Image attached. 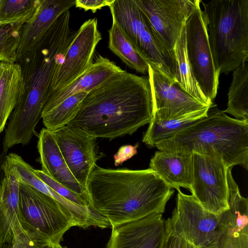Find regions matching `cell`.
Segmentation results:
<instances>
[{
  "label": "cell",
  "instance_id": "1",
  "mask_svg": "<svg viewBox=\"0 0 248 248\" xmlns=\"http://www.w3.org/2000/svg\"><path fill=\"white\" fill-rule=\"evenodd\" d=\"M154 114L149 78L118 72L89 92L67 125L95 138L131 135Z\"/></svg>",
  "mask_w": 248,
  "mask_h": 248
},
{
  "label": "cell",
  "instance_id": "2",
  "mask_svg": "<svg viewBox=\"0 0 248 248\" xmlns=\"http://www.w3.org/2000/svg\"><path fill=\"white\" fill-rule=\"evenodd\" d=\"M86 190L90 207L110 226L162 214L173 188L150 169H108L96 165Z\"/></svg>",
  "mask_w": 248,
  "mask_h": 248
},
{
  "label": "cell",
  "instance_id": "3",
  "mask_svg": "<svg viewBox=\"0 0 248 248\" xmlns=\"http://www.w3.org/2000/svg\"><path fill=\"white\" fill-rule=\"evenodd\" d=\"M74 35L67 27L56 25L49 31L41 47L21 60L22 80L16 107L5 130L3 149L28 144L40 119L53 76L63 62Z\"/></svg>",
  "mask_w": 248,
  "mask_h": 248
},
{
  "label": "cell",
  "instance_id": "4",
  "mask_svg": "<svg viewBox=\"0 0 248 248\" xmlns=\"http://www.w3.org/2000/svg\"><path fill=\"white\" fill-rule=\"evenodd\" d=\"M211 108L207 116L155 147L159 151L187 154L215 151L228 168L241 165L247 170L248 122Z\"/></svg>",
  "mask_w": 248,
  "mask_h": 248
},
{
  "label": "cell",
  "instance_id": "5",
  "mask_svg": "<svg viewBox=\"0 0 248 248\" xmlns=\"http://www.w3.org/2000/svg\"><path fill=\"white\" fill-rule=\"evenodd\" d=\"M217 70L228 74L248 61V0H201Z\"/></svg>",
  "mask_w": 248,
  "mask_h": 248
},
{
  "label": "cell",
  "instance_id": "6",
  "mask_svg": "<svg viewBox=\"0 0 248 248\" xmlns=\"http://www.w3.org/2000/svg\"><path fill=\"white\" fill-rule=\"evenodd\" d=\"M19 203L26 235L35 247L60 245L65 232L77 226L71 213L57 201L20 182Z\"/></svg>",
  "mask_w": 248,
  "mask_h": 248
},
{
  "label": "cell",
  "instance_id": "7",
  "mask_svg": "<svg viewBox=\"0 0 248 248\" xmlns=\"http://www.w3.org/2000/svg\"><path fill=\"white\" fill-rule=\"evenodd\" d=\"M109 8L112 21L128 37L148 65L174 83V53L166 48L134 0H114Z\"/></svg>",
  "mask_w": 248,
  "mask_h": 248
},
{
  "label": "cell",
  "instance_id": "8",
  "mask_svg": "<svg viewBox=\"0 0 248 248\" xmlns=\"http://www.w3.org/2000/svg\"><path fill=\"white\" fill-rule=\"evenodd\" d=\"M192 196L205 210L219 215L229 208L227 167L215 151L192 154Z\"/></svg>",
  "mask_w": 248,
  "mask_h": 248
},
{
  "label": "cell",
  "instance_id": "9",
  "mask_svg": "<svg viewBox=\"0 0 248 248\" xmlns=\"http://www.w3.org/2000/svg\"><path fill=\"white\" fill-rule=\"evenodd\" d=\"M185 27L187 56L193 76L203 93L213 102L217 94L220 73L215 66L201 0H197Z\"/></svg>",
  "mask_w": 248,
  "mask_h": 248
},
{
  "label": "cell",
  "instance_id": "10",
  "mask_svg": "<svg viewBox=\"0 0 248 248\" xmlns=\"http://www.w3.org/2000/svg\"><path fill=\"white\" fill-rule=\"evenodd\" d=\"M219 215L202 208L192 196L178 190L176 206L166 227L196 248L215 247Z\"/></svg>",
  "mask_w": 248,
  "mask_h": 248
},
{
  "label": "cell",
  "instance_id": "11",
  "mask_svg": "<svg viewBox=\"0 0 248 248\" xmlns=\"http://www.w3.org/2000/svg\"><path fill=\"white\" fill-rule=\"evenodd\" d=\"M101 39L96 18L83 23L75 32L63 62L53 76L48 94L66 87L86 72L93 63L96 46Z\"/></svg>",
  "mask_w": 248,
  "mask_h": 248
},
{
  "label": "cell",
  "instance_id": "12",
  "mask_svg": "<svg viewBox=\"0 0 248 248\" xmlns=\"http://www.w3.org/2000/svg\"><path fill=\"white\" fill-rule=\"evenodd\" d=\"M148 74L152 93L153 116L158 119L168 121L208 112L211 107L194 98L149 65Z\"/></svg>",
  "mask_w": 248,
  "mask_h": 248
},
{
  "label": "cell",
  "instance_id": "13",
  "mask_svg": "<svg viewBox=\"0 0 248 248\" xmlns=\"http://www.w3.org/2000/svg\"><path fill=\"white\" fill-rule=\"evenodd\" d=\"M166 48L173 53L197 0H134Z\"/></svg>",
  "mask_w": 248,
  "mask_h": 248
},
{
  "label": "cell",
  "instance_id": "14",
  "mask_svg": "<svg viewBox=\"0 0 248 248\" xmlns=\"http://www.w3.org/2000/svg\"><path fill=\"white\" fill-rule=\"evenodd\" d=\"M51 132L72 174L86 188L99 157L96 139L68 125Z\"/></svg>",
  "mask_w": 248,
  "mask_h": 248
},
{
  "label": "cell",
  "instance_id": "15",
  "mask_svg": "<svg viewBox=\"0 0 248 248\" xmlns=\"http://www.w3.org/2000/svg\"><path fill=\"white\" fill-rule=\"evenodd\" d=\"M229 208L219 215L216 248H248V201L227 170Z\"/></svg>",
  "mask_w": 248,
  "mask_h": 248
},
{
  "label": "cell",
  "instance_id": "16",
  "mask_svg": "<svg viewBox=\"0 0 248 248\" xmlns=\"http://www.w3.org/2000/svg\"><path fill=\"white\" fill-rule=\"evenodd\" d=\"M76 0H41L33 15L23 26L16 61L37 52L43 45L55 20L75 5Z\"/></svg>",
  "mask_w": 248,
  "mask_h": 248
},
{
  "label": "cell",
  "instance_id": "17",
  "mask_svg": "<svg viewBox=\"0 0 248 248\" xmlns=\"http://www.w3.org/2000/svg\"><path fill=\"white\" fill-rule=\"evenodd\" d=\"M106 248H159L165 229L162 214L111 226Z\"/></svg>",
  "mask_w": 248,
  "mask_h": 248
},
{
  "label": "cell",
  "instance_id": "18",
  "mask_svg": "<svg viewBox=\"0 0 248 248\" xmlns=\"http://www.w3.org/2000/svg\"><path fill=\"white\" fill-rule=\"evenodd\" d=\"M1 170L4 176L0 182V247L20 236H27L19 203V182L4 162Z\"/></svg>",
  "mask_w": 248,
  "mask_h": 248
},
{
  "label": "cell",
  "instance_id": "19",
  "mask_svg": "<svg viewBox=\"0 0 248 248\" xmlns=\"http://www.w3.org/2000/svg\"><path fill=\"white\" fill-rule=\"evenodd\" d=\"M37 149L41 170L88 200L86 189L77 181L72 174L51 131L46 128L42 129L38 135Z\"/></svg>",
  "mask_w": 248,
  "mask_h": 248
},
{
  "label": "cell",
  "instance_id": "20",
  "mask_svg": "<svg viewBox=\"0 0 248 248\" xmlns=\"http://www.w3.org/2000/svg\"><path fill=\"white\" fill-rule=\"evenodd\" d=\"M123 71L108 59L99 55L83 74L66 87L50 93L42 115L49 111L69 96L81 92H90L118 72Z\"/></svg>",
  "mask_w": 248,
  "mask_h": 248
},
{
  "label": "cell",
  "instance_id": "21",
  "mask_svg": "<svg viewBox=\"0 0 248 248\" xmlns=\"http://www.w3.org/2000/svg\"><path fill=\"white\" fill-rule=\"evenodd\" d=\"M192 165V154L159 150L151 158L149 169L177 191L181 187L190 190Z\"/></svg>",
  "mask_w": 248,
  "mask_h": 248
},
{
  "label": "cell",
  "instance_id": "22",
  "mask_svg": "<svg viewBox=\"0 0 248 248\" xmlns=\"http://www.w3.org/2000/svg\"><path fill=\"white\" fill-rule=\"evenodd\" d=\"M22 80L20 64L0 62V133L16 107Z\"/></svg>",
  "mask_w": 248,
  "mask_h": 248
},
{
  "label": "cell",
  "instance_id": "23",
  "mask_svg": "<svg viewBox=\"0 0 248 248\" xmlns=\"http://www.w3.org/2000/svg\"><path fill=\"white\" fill-rule=\"evenodd\" d=\"M175 61L174 83L201 103L211 107L213 102L202 92L193 76L186 46V27L184 26L174 48Z\"/></svg>",
  "mask_w": 248,
  "mask_h": 248
},
{
  "label": "cell",
  "instance_id": "24",
  "mask_svg": "<svg viewBox=\"0 0 248 248\" xmlns=\"http://www.w3.org/2000/svg\"><path fill=\"white\" fill-rule=\"evenodd\" d=\"M228 113L236 119L248 122V62L233 71L232 80L228 94Z\"/></svg>",
  "mask_w": 248,
  "mask_h": 248
},
{
  "label": "cell",
  "instance_id": "25",
  "mask_svg": "<svg viewBox=\"0 0 248 248\" xmlns=\"http://www.w3.org/2000/svg\"><path fill=\"white\" fill-rule=\"evenodd\" d=\"M108 35V47L112 52L128 67L142 74L148 73L147 61L114 21Z\"/></svg>",
  "mask_w": 248,
  "mask_h": 248
},
{
  "label": "cell",
  "instance_id": "26",
  "mask_svg": "<svg viewBox=\"0 0 248 248\" xmlns=\"http://www.w3.org/2000/svg\"><path fill=\"white\" fill-rule=\"evenodd\" d=\"M207 113L168 121H161L153 116L143 136L142 142L150 147H155L157 143L168 139L205 117Z\"/></svg>",
  "mask_w": 248,
  "mask_h": 248
},
{
  "label": "cell",
  "instance_id": "27",
  "mask_svg": "<svg viewBox=\"0 0 248 248\" xmlns=\"http://www.w3.org/2000/svg\"><path fill=\"white\" fill-rule=\"evenodd\" d=\"M88 93L81 92L75 93L42 115V118L46 128L53 131L67 125L75 117Z\"/></svg>",
  "mask_w": 248,
  "mask_h": 248
},
{
  "label": "cell",
  "instance_id": "28",
  "mask_svg": "<svg viewBox=\"0 0 248 248\" xmlns=\"http://www.w3.org/2000/svg\"><path fill=\"white\" fill-rule=\"evenodd\" d=\"M41 0H2L0 24H23L35 12Z\"/></svg>",
  "mask_w": 248,
  "mask_h": 248
},
{
  "label": "cell",
  "instance_id": "29",
  "mask_svg": "<svg viewBox=\"0 0 248 248\" xmlns=\"http://www.w3.org/2000/svg\"><path fill=\"white\" fill-rule=\"evenodd\" d=\"M2 0H0V5ZM23 24H0V62L15 63Z\"/></svg>",
  "mask_w": 248,
  "mask_h": 248
},
{
  "label": "cell",
  "instance_id": "30",
  "mask_svg": "<svg viewBox=\"0 0 248 248\" xmlns=\"http://www.w3.org/2000/svg\"><path fill=\"white\" fill-rule=\"evenodd\" d=\"M33 171L38 177L63 198L77 205L90 207L88 200L84 196L68 189L50 177L41 170L33 169Z\"/></svg>",
  "mask_w": 248,
  "mask_h": 248
},
{
  "label": "cell",
  "instance_id": "31",
  "mask_svg": "<svg viewBox=\"0 0 248 248\" xmlns=\"http://www.w3.org/2000/svg\"><path fill=\"white\" fill-rule=\"evenodd\" d=\"M159 248H196L186 239L172 231L165 225Z\"/></svg>",
  "mask_w": 248,
  "mask_h": 248
},
{
  "label": "cell",
  "instance_id": "32",
  "mask_svg": "<svg viewBox=\"0 0 248 248\" xmlns=\"http://www.w3.org/2000/svg\"><path fill=\"white\" fill-rule=\"evenodd\" d=\"M138 144L135 146L126 145L121 146L114 155V164L118 166L131 158L137 153Z\"/></svg>",
  "mask_w": 248,
  "mask_h": 248
},
{
  "label": "cell",
  "instance_id": "33",
  "mask_svg": "<svg viewBox=\"0 0 248 248\" xmlns=\"http://www.w3.org/2000/svg\"><path fill=\"white\" fill-rule=\"evenodd\" d=\"M114 0H76V7L83 9L85 11L91 10L94 13L97 9L109 6Z\"/></svg>",
  "mask_w": 248,
  "mask_h": 248
},
{
  "label": "cell",
  "instance_id": "34",
  "mask_svg": "<svg viewBox=\"0 0 248 248\" xmlns=\"http://www.w3.org/2000/svg\"><path fill=\"white\" fill-rule=\"evenodd\" d=\"M54 248H65L63 247H62L60 244L56 246H54Z\"/></svg>",
  "mask_w": 248,
  "mask_h": 248
},
{
  "label": "cell",
  "instance_id": "35",
  "mask_svg": "<svg viewBox=\"0 0 248 248\" xmlns=\"http://www.w3.org/2000/svg\"><path fill=\"white\" fill-rule=\"evenodd\" d=\"M216 248L215 247H210V248Z\"/></svg>",
  "mask_w": 248,
  "mask_h": 248
}]
</instances>
